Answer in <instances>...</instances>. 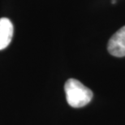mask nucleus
I'll list each match as a JSON object with an SVG mask.
<instances>
[{
    "label": "nucleus",
    "instance_id": "nucleus-1",
    "mask_svg": "<svg viewBox=\"0 0 125 125\" xmlns=\"http://www.w3.org/2000/svg\"><path fill=\"white\" fill-rule=\"evenodd\" d=\"M66 98L69 106L74 108L83 107L93 98V92L76 79H68L64 84Z\"/></svg>",
    "mask_w": 125,
    "mask_h": 125
},
{
    "label": "nucleus",
    "instance_id": "nucleus-2",
    "mask_svg": "<svg viewBox=\"0 0 125 125\" xmlns=\"http://www.w3.org/2000/svg\"><path fill=\"white\" fill-rule=\"evenodd\" d=\"M109 53L115 57L125 56V25L119 29L109 40Z\"/></svg>",
    "mask_w": 125,
    "mask_h": 125
},
{
    "label": "nucleus",
    "instance_id": "nucleus-3",
    "mask_svg": "<svg viewBox=\"0 0 125 125\" xmlns=\"http://www.w3.org/2000/svg\"><path fill=\"white\" fill-rule=\"evenodd\" d=\"M13 24L9 19H0V51L8 46L13 36Z\"/></svg>",
    "mask_w": 125,
    "mask_h": 125
},
{
    "label": "nucleus",
    "instance_id": "nucleus-4",
    "mask_svg": "<svg viewBox=\"0 0 125 125\" xmlns=\"http://www.w3.org/2000/svg\"><path fill=\"white\" fill-rule=\"evenodd\" d=\"M112 3H113V4L115 3V0H112Z\"/></svg>",
    "mask_w": 125,
    "mask_h": 125
}]
</instances>
